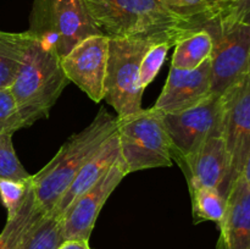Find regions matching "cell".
I'll return each mask as SVG.
<instances>
[{"label":"cell","mask_w":250,"mask_h":249,"mask_svg":"<svg viewBox=\"0 0 250 249\" xmlns=\"http://www.w3.org/2000/svg\"><path fill=\"white\" fill-rule=\"evenodd\" d=\"M116 131L117 116H112L102 107L85 128L72 134L54 158L41 171L32 175V188L37 203L45 214L54 211L81 168Z\"/></svg>","instance_id":"1"},{"label":"cell","mask_w":250,"mask_h":249,"mask_svg":"<svg viewBox=\"0 0 250 249\" xmlns=\"http://www.w3.org/2000/svg\"><path fill=\"white\" fill-rule=\"evenodd\" d=\"M31 36L21 67L10 87L26 127L49 116L68 82L55 49Z\"/></svg>","instance_id":"2"},{"label":"cell","mask_w":250,"mask_h":249,"mask_svg":"<svg viewBox=\"0 0 250 249\" xmlns=\"http://www.w3.org/2000/svg\"><path fill=\"white\" fill-rule=\"evenodd\" d=\"M90 20L109 38L182 34L193 24L168 11L159 0H82Z\"/></svg>","instance_id":"3"},{"label":"cell","mask_w":250,"mask_h":249,"mask_svg":"<svg viewBox=\"0 0 250 249\" xmlns=\"http://www.w3.org/2000/svg\"><path fill=\"white\" fill-rule=\"evenodd\" d=\"M183 34V33H182ZM181 34H158L150 37L109 38L104 99L114 107L117 117H124L143 109L144 89L139 85L141 63L146 50L160 39Z\"/></svg>","instance_id":"4"},{"label":"cell","mask_w":250,"mask_h":249,"mask_svg":"<svg viewBox=\"0 0 250 249\" xmlns=\"http://www.w3.org/2000/svg\"><path fill=\"white\" fill-rule=\"evenodd\" d=\"M120 154L128 173L173 164L170 137L163 114L153 106L117 117Z\"/></svg>","instance_id":"5"},{"label":"cell","mask_w":250,"mask_h":249,"mask_svg":"<svg viewBox=\"0 0 250 249\" xmlns=\"http://www.w3.org/2000/svg\"><path fill=\"white\" fill-rule=\"evenodd\" d=\"M28 32L63 56L77 43L102 34L82 0H34Z\"/></svg>","instance_id":"6"},{"label":"cell","mask_w":250,"mask_h":249,"mask_svg":"<svg viewBox=\"0 0 250 249\" xmlns=\"http://www.w3.org/2000/svg\"><path fill=\"white\" fill-rule=\"evenodd\" d=\"M204 27L214 38L210 56L211 93L221 95L249 73L250 26L242 22H212Z\"/></svg>","instance_id":"7"},{"label":"cell","mask_w":250,"mask_h":249,"mask_svg":"<svg viewBox=\"0 0 250 249\" xmlns=\"http://www.w3.org/2000/svg\"><path fill=\"white\" fill-rule=\"evenodd\" d=\"M163 121L170 137L172 159L182 166L210 136H221V95L211 94L189 109L163 114Z\"/></svg>","instance_id":"8"},{"label":"cell","mask_w":250,"mask_h":249,"mask_svg":"<svg viewBox=\"0 0 250 249\" xmlns=\"http://www.w3.org/2000/svg\"><path fill=\"white\" fill-rule=\"evenodd\" d=\"M221 104V136L231 161V187L250 155V73L222 93Z\"/></svg>","instance_id":"9"},{"label":"cell","mask_w":250,"mask_h":249,"mask_svg":"<svg viewBox=\"0 0 250 249\" xmlns=\"http://www.w3.org/2000/svg\"><path fill=\"white\" fill-rule=\"evenodd\" d=\"M107 53L109 37L95 34L81 41L60 58L66 78L95 103L104 99Z\"/></svg>","instance_id":"10"},{"label":"cell","mask_w":250,"mask_h":249,"mask_svg":"<svg viewBox=\"0 0 250 249\" xmlns=\"http://www.w3.org/2000/svg\"><path fill=\"white\" fill-rule=\"evenodd\" d=\"M127 175L128 171L126 164L122 160L120 154V158L115 161L109 171L89 189L76 198L72 204L63 212L61 217L63 241L66 239L89 241V237L105 202Z\"/></svg>","instance_id":"11"},{"label":"cell","mask_w":250,"mask_h":249,"mask_svg":"<svg viewBox=\"0 0 250 249\" xmlns=\"http://www.w3.org/2000/svg\"><path fill=\"white\" fill-rule=\"evenodd\" d=\"M211 94L210 59L193 70L171 66L165 85L153 107L163 114H175L195 106Z\"/></svg>","instance_id":"12"},{"label":"cell","mask_w":250,"mask_h":249,"mask_svg":"<svg viewBox=\"0 0 250 249\" xmlns=\"http://www.w3.org/2000/svg\"><path fill=\"white\" fill-rule=\"evenodd\" d=\"M188 180L189 189L216 188L226 197L229 189L231 161L224 138L210 136L200 148L181 166Z\"/></svg>","instance_id":"13"},{"label":"cell","mask_w":250,"mask_h":249,"mask_svg":"<svg viewBox=\"0 0 250 249\" xmlns=\"http://www.w3.org/2000/svg\"><path fill=\"white\" fill-rule=\"evenodd\" d=\"M226 203L216 249H250V186L243 175L231 185Z\"/></svg>","instance_id":"14"},{"label":"cell","mask_w":250,"mask_h":249,"mask_svg":"<svg viewBox=\"0 0 250 249\" xmlns=\"http://www.w3.org/2000/svg\"><path fill=\"white\" fill-rule=\"evenodd\" d=\"M119 158L120 144L117 133H115L81 168L80 172L76 175V177L71 182L70 187L66 189V192L63 193L62 197L58 202L53 214L58 215L61 219L63 212L72 204L73 200L80 197L81 194H83L85 190L89 189L93 185H95L109 171V168L114 165L115 161Z\"/></svg>","instance_id":"15"},{"label":"cell","mask_w":250,"mask_h":249,"mask_svg":"<svg viewBox=\"0 0 250 249\" xmlns=\"http://www.w3.org/2000/svg\"><path fill=\"white\" fill-rule=\"evenodd\" d=\"M173 46L171 66L181 70H193L210 59L214 38L207 27H200L181 34Z\"/></svg>","instance_id":"16"},{"label":"cell","mask_w":250,"mask_h":249,"mask_svg":"<svg viewBox=\"0 0 250 249\" xmlns=\"http://www.w3.org/2000/svg\"><path fill=\"white\" fill-rule=\"evenodd\" d=\"M45 212L37 203L33 188H29L16 214L6 220L0 233V249H20L27 232Z\"/></svg>","instance_id":"17"},{"label":"cell","mask_w":250,"mask_h":249,"mask_svg":"<svg viewBox=\"0 0 250 249\" xmlns=\"http://www.w3.org/2000/svg\"><path fill=\"white\" fill-rule=\"evenodd\" d=\"M31 37L28 31L21 33L0 31V88L11 87L22 65Z\"/></svg>","instance_id":"18"},{"label":"cell","mask_w":250,"mask_h":249,"mask_svg":"<svg viewBox=\"0 0 250 249\" xmlns=\"http://www.w3.org/2000/svg\"><path fill=\"white\" fill-rule=\"evenodd\" d=\"M192 216L194 224L212 221L219 226L226 212V197L216 188H192Z\"/></svg>","instance_id":"19"},{"label":"cell","mask_w":250,"mask_h":249,"mask_svg":"<svg viewBox=\"0 0 250 249\" xmlns=\"http://www.w3.org/2000/svg\"><path fill=\"white\" fill-rule=\"evenodd\" d=\"M62 242V221L50 212L29 228L20 249H58Z\"/></svg>","instance_id":"20"},{"label":"cell","mask_w":250,"mask_h":249,"mask_svg":"<svg viewBox=\"0 0 250 249\" xmlns=\"http://www.w3.org/2000/svg\"><path fill=\"white\" fill-rule=\"evenodd\" d=\"M166 9L197 28L215 22L207 0H159Z\"/></svg>","instance_id":"21"},{"label":"cell","mask_w":250,"mask_h":249,"mask_svg":"<svg viewBox=\"0 0 250 249\" xmlns=\"http://www.w3.org/2000/svg\"><path fill=\"white\" fill-rule=\"evenodd\" d=\"M177 39L178 38L176 37L160 39L146 50V55L142 60L141 71H139V85L144 90L155 80L159 71L161 70V66L165 62L168 50L175 45Z\"/></svg>","instance_id":"22"},{"label":"cell","mask_w":250,"mask_h":249,"mask_svg":"<svg viewBox=\"0 0 250 249\" xmlns=\"http://www.w3.org/2000/svg\"><path fill=\"white\" fill-rule=\"evenodd\" d=\"M31 176L15 151L12 134L0 133V178L26 181Z\"/></svg>","instance_id":"23"},{"label":"cell","mask_w":250,"mask_h":249,"mask_svg":"<svg viewBox=\"0 0 250 249\" xmlns=\"http://www.w3.org/2000/svg\"><path fill=\"white\" fill-rule=\"evenodd\" d=\"M31 186V178L26 181L0 178V200L7 211V219L16 214Z\"/></svg>","instance_id":"24"},{"label":"cell","mask_w":250,"mask_h":249,"mask_svg":"<svg viewBox=\"0 0 250 249\" xmlns=\"http://www.w3.org/2000/svg\"><path fill=\"white\" fill-rule=\"evenodd\" d=\"M24 127L11 88H0V133L14 134Z\"/></svg>","instance_id":"25"},{"label":"cell","mask_w":250,"mask_h":249,"mask_svg":"<svg viewBox=\"0 0 250 249\" xmlns=\"http://www.w3.org/2000/svg\"><path fill=\"white\" fill-rule=\"evenodd\" d=\"M216 22H242L250 26V0H227Z\"/></svg>","instance_id":"26"},{"label":"cell","mask_w":250,"mask_h":249,"mask_svg":"<svg viewBox=\"0 0 250 249\" xmlns=\"http://www.w3.org/2000/svg\"><path fill=\"white\" fill-rule=\"evenodd\" d=\"M58 249H92L89 241L84 239H66L60 244Z\"/></svg>","instance_id":"27"},{"label":"cell","mask_w":250,"mask_h":249,"mask_svg":"<svg viewBox=\"0 0 250 249\" xmlns=\"http://www.w3.org/2000/svg\"><path fill=\"white\" fill-rule=\"evenodd\" d=\"M207 1L208 4H209L210 9H211L212 15H214L215 22H216L217 19H219L220 14H221V11L224 10L225 5H226L227 0H207Z\"/></svg>","instance_id":"28"},{"label":"cell","mask_w":250,"mask_h":249,"mask_svg":"<svg viewBox=\"0 0 250 249\" xmlns=\"http://www.w3.org/2000/svg\"><path fill=\"white\" fill-rule=\"evenodd\" d=\"M242 175H243V177L246 178V181L248 182V185L250 186V155H249L248 160H247L246 165H244V168H243V172H242Z\"/></svg>","instance_id":"29"},{"label":"cell","mask_w":250,"mask_h":249,"mask_svg":"<svg viewBox=\"0 0 250 249\" xmlns=\"http://www.w3.org/2000/svg\"><path fill=\"white\" fill-rule=\"evenodd\" d=\"M249 73H250V65H249Z\"/></svg>","instance_id":"30"}]
</instances>
